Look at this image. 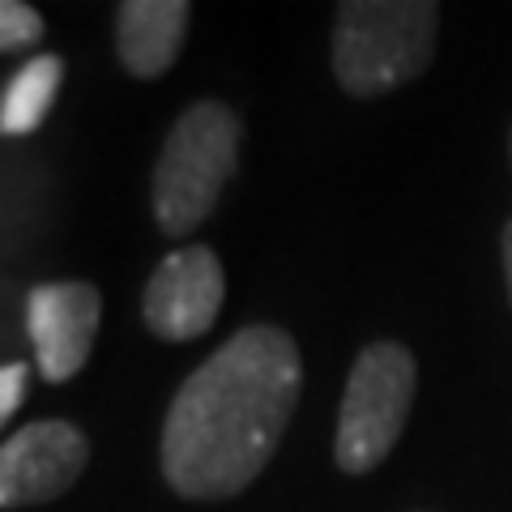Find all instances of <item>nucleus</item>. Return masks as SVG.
<instances>
[{"mask_svg": "<svg viewBox=\"0 0 512 512\" xmlns=\"http://www.w3.org/2000/svg\"><path fill=\"white\" fill-rule=\"evenodd\" d=\"M303 389L299 346L278 325H244L192 372L163 423V478L184 500L244 495L274 461Z\"/></svg>", "mask_w": 512, "mask_h": 512, "instance_id": "1", "label": "nucleus"}, {"mask_svg": "<svg viewBox=\"0 0 512 512\" xmlns=\"http://www.w3.org/2000/svg\"><path fill=\"white\" fill-rule=\"evenodd\" d=\"M440 5L431 0H342L333 22V77L355 99H380L423 77L436 60Z\"/></svg>", "mask_w": 512, "mask_h": 512, "instance_id": "2", "label": "nucleus"}, {"mask_svg": "<svg viewBox=\"0 0 512 512\" xmlns=\"http://www.w3.org/2000/svg\"><path fill=\"white\" fill-rule=\"evenodd\" d=\"M244 120L227 103L201 99L171 124L150 175V210L158 231L180 239L214 214L222 188L239 171Z\"/></svg>", "mask_w": 512, "mask_h": 512, "instance_id": "3", "label": "nucleus"}, {"mask_svg": "<svg viewBox=\"0 0 512 512\" xmlns=\"http://www.w3.org/2000/svg\"><path fill=\"white\" fill-rule=\"evenodd\" d=\"M419 389V363L402 342H372L346 376L333 461L346 474H372L397 448Z\"/></svg>", "mask_w": 512, "mask_h": 512, "instance_id": "4", "label": "nucleus"}, {"mask_svg": "<svg viewBox=\"0 0 512 512\" xmlns=\"http://www.w3.org/2000/svg\"><path fill=\"white\" fill-rule=\"evenodd\" d=\"M222 299H227V274H222L214 248L188 244L163 256V265L154 269L146 295H141V316H146V329L154 338L192 342L210 333L222 312Z\"/></svg>", "mask_w": 512, "mask_h": 512, "instance_id": "5", "label": "nucleus"}, {"mask_svg": "<svg viewBox=\"0 0 512 512\" xmlns=\"http://www.w3.org/2000/svg\"><path fill=\"white\" fill-rule=\"evenodd\" d=\"M90 440L64 419H39L0 444V508L52 504L86 474Z\"/></svg>", "mask_w": 512, "mask_h": 512, "instance_id": "6", "label": "nucleus"}, {"mask_svg": "<svg viewBox=\"0 0 512 512\" xmlns=\"http://www.w3.org/2000/svg\"><path fill=\"white\" fill-rule=\"evenodd\" d=\"M99 320H103V295L90 282H47L30 291L26 325L43 380L64 384L82 372L94 333H99Z\"/></svg>", "mask_w": 512, "mask_h": 512, "instance_id": "7", "label": "nucleus"}, {"mask_svg": "<svg viewBox=\"0 0 512 512\" xmlns=\"http://www.w3.org/2000/svg\"><path fill=\"white\" fill-rule=\"evenodd\" d=\"M188 0H124L116 9V52L124 73L154 82L163 77L188 39Z\"/></svg>", "mask_w": 512, "mask_h": 512, "instance_id": "8", "label": "nucleus"}, {"mask_svg": "<svg viewBox=\"0 0 512 512\" xmlns=\"http://www.w3.org/2000/svg\"><path fill=\"white\" fill-rule=\"evenodd\" d=\"M60 77H64V64L60 56H35L26 60L18 77L9 82L5 99H0V133L5 137H22V133H35L43 124V116L52 111L56 94H60Z\"/></svg>", "mask_w": 512, "mask_h": 512, "instance_id": "9", "label": "nucleus"}, {"mask_svg": "<svg viewBox=\"0 0 512 512\" xmlns=\"http://www.w3.org/2000/svg\"><path fill=\"white\" fill-rule=\"evenodd\" d=\"M43 39V13L26 0H0V52H26Z\"/></svg>", "mask_w": 512, "mask_h": 512, "instance_id": "10", "label": "nucleus"}, {"mask_svg": "<svg viewBox=\"0 0 512 512\" xmlns=\"http://www.w3.org/2000/svg\"><path fill=\"white\" fill-rule=\"evenodd\" d=\"M26 376H30L26 363H5L0 367V427H5L13 414H18V406L26 402Z\"/></svg>", "mask_w": 512, "mask_h": 512, "instance_id": "11", "label": "nucleus"}, {"mask_svg": "<svg viewBox=\"0 0 512 512\" xmlns=\"http://www.w3.org/2000/svg\"><path fill=\"white\" fill-rule=\"evenodd\" d=\"M500 252H504V278H508V299H512V222L500 235Z\"/></svg>", "mask_w": 512, "mask_h": 512, "instance_id": "12", "label": "nucleus"}, {"mask_svg": "<svg viewBox=\"0 0 512 512\" xmlns=\"http://www.w3.org/2000/svg\"><path fill=\"white\" fill-rule=\"evenodd\" d=\"M508 158H512V128H508Z\"/></svg>", "mask_w": 512, "mask_h": 512, "instance_id": "13", "label": "nucleus"}]
</instances>
